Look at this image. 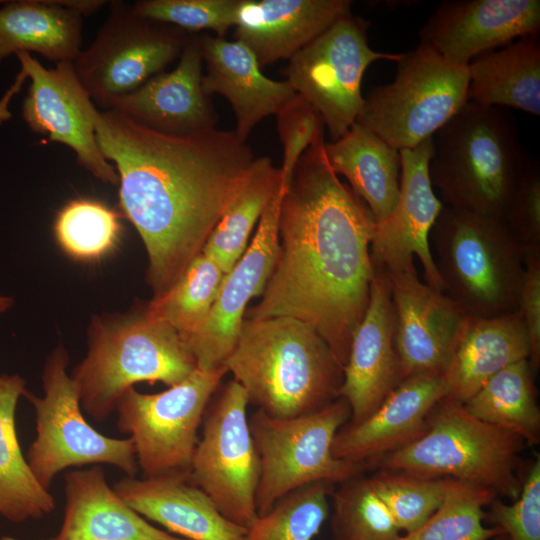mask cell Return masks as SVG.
<instances>
[{
    "label": "cell",
    "instance_id": "6da1fadb",
    "mask_svg": "<svg viewBox=\"0 0 540 540\" xmlns=\"http://www.w3.org/2000/svg\"><path fill=\"white\" fill-rule=\"evenodd\" d=\"M94 126L101 153L115 164L120 206L146 248L157 298L202 252L256 158L234 131L166 133L113 109L98 110Z\"/></svg>",
    "mask_w": 540,
    "mask_h": 540
},
{
    "label": "cell",
    "instance_id": "7a4b0ae2",
    "mask_svg": "<svg viewBox=\"0 0 540 540\" xmlns=\"http://www.w3.org/2000/svg\"><path fill=\"white\" fill-rule=\"evenodd\" d=\"M324 138L300 157L282 199L279 248L245 318L286 316L313 328L344 368L369 302L375 220L332 170Z\"/></svg>",
    "mask_w": 540,
    "mask_h": 540
},
{
    "label": "cell",
    "instance_id": "3957f363",
    "mask_svg": "<svg viewBox=\"0 0 540 540\" xmlns=\"http://www.w3.org/2000/svg\"><path fill=\"white\" fill-rule=\"evenodd\" d=\"M224 366L249 403L276 418L322 409L339 398L343 382V368L325 340L286 316L245 318Z\"/></svg>",
    "mask_w": 540,
    "mask_h": 540
},
{
    "label": "cell",
    "instance_id": "277c9868",
    "mask_svg": "<svg viewBox=\"0 0 540 540\" xmlns=\"http://www.w3.org/2000/svg\"><path fill=\"white\" fill-rule=\"evenodd\" d=\"M195 370L196 361L178 332L144 310L94 316L87 354L70 376L83 412L102 422L136 383L161 382L171 387Z\"/></svg>",
    "mask_w": 540,
    "mask_h": 540
},
{
    "label": "cell",
    "instance_id": "5b68a950",
    "mask_svg": "<svg viewBox=\"0 0 540 540\" xmlns=\"http://www.w3.org/2000/svg\"><path fill=\"white\" fill-rule=\"evenodd\" d=\"M435 135L429 176L445 206L503 220L529 161L510 121L467 102Z\"/></svg>",
    "mask_w": 540,
    "mask_h": 540
},
{
    "label": "cell",
    "instance_id": "8992f818",
    "mask_svg": "<svg viewBox=\"0 0 540 540\" xmlns=\"http://www.w3.org/2000/svg\"><path fill=\"white\" fill-rule=\"evenodd\" d=\"M429 243L445 295L466 316L517 312L525 251L503 220L444 205Z\"/></svg>",
    "mask_w": 540,
    "mask_h": 540
},
{
    "label": "cell",
    "instance_id": "52a82bcc",
    "mask_svg": "<svg viewBox=\"0 0 540 540\" xmlns=\"http://www.w3.org/2000/svg\"><path fill=\"white\" fill-rule=\"evenodd\" d=\"M525 442L477 419L463 403L444 398L431 411L426 431L372 466L429 478H453L488 488L511 500L522 481L516 474Z\"/></svg>",
    "mask_w": 540,
    "mask_h": 540
},
{
    "label": "cell",
    "instance_id": "ba28073f",
    "mask_svg": "<svg viewBox=\"0 0 540 540\" xmlns=\"http://www.w3.org/2000/svg\"><path fill=\"white\" fill-rule=\"evenodd\" d=\"M350 419L346 400L339 397L322 409L290 418H276L257 409L249 427L259 458L255 496L258 516L288 493L314 482L341 484L361 475L360 463L337 459L332 445Z\"/></svg>",
    "mask_w": 540,
    "mask_h": 540
},
{
    "label": "cell",
    "instance_id": "9c48e42d",
    "mask_svg": "<svg viewBox=\"0 0 540 540\" xmlns=\"http://www.w3.org/2000/svg\"><path fill=\"white\" fill-rule=\"evenodd\" d=\"M396 63L394 80L372 89L356 123L401 151L434 137L462 109L469 73L423 43Z\"/></svg>",
    "mask_w": 540,
    "mask_h": 540
},
{
    "label": "cell",
    "instance_id": "30bf717a",
    "mask_svg": "<svg viewBox=\"0 0 540 540\" xmlns=\"http://www.w3.org/2000/svg\"><path fill=\"white\" fill-rule=\"evenodd\" d=\"M68 364V352L59 345L43 367V395L27 390L24 396L35 412L36 436L26 455L32 474L46 490L70 467L108 464L135 477L139 469L131 440L105 436L86 421Z\"/></svg>",
    "mask_w": 540,
    "mask_h": 540
},
{
    "label": "cell",
    "instance_id": "8fae6325",
    "mask_svg": "<svg viewBox=\"0 0 540 540\" xmlns=\"http://www.w3.org/2000/svg\"><path fill=\"white\" fill-rule=\"evenodd\" d=\"M226 373L225 366L197 369L162 392L131 387L120 396L117 427L131 440L144 477L189 476L204 413Z\"/></svg>",
    "mask_w": 540,
    "mask_h": 540
},
{
    "label": "cell",
    "instance_id": "7c38bea8",
    "mask_svg": "<svg viewBox=\"0 0 540 540\" xmlns=\"http://www.w3.org/2000/svg\"><path fill=\"white\" fill-rule=\"evenodd\" d=\"M247 394L235 380L209 402L189 473L190 481L230 522L248 529L258 517L259 458L247 415Z\"/></svg>",
    "mask_w": 540,
    "mask_h": 540
},
{
    "label": "cell",
    "instance_id": "4fadbf2b",
    "mask_svg": "<svg viewBox=\"0 0 540 540\" xmlns=\"http://www.w3.org/2000/svg\"><path fill=\"white\" fill-rule=\"evenodd\" d=\"M110 12L94 40L72 61L90 98L108 110L179 58L186 31L135 14L122 1Z\"/></svg>",
    "mask_w": 540,
    "mask_h": 540
},
{
    "label": "cell",
    "instance_id": "5bb4252c",
    "mask_svg": "<svg viewBox=\"0 0 540 540\" xmlns=\"http://www.w3.org/2000/svg\"><path fill=\"white\" fill-rule=\"evenodd\" d=\"M367 26L350 14L289 59L287 81L318 110L333 141L348 132L362 111V78L369 65L402 56L373 50Z\"/></svg>",
    "mask_w": 540,
    "mask_h": 540
},
{
    "label": "cell",
    "instance_id": "9a60e30c",
    "mask_svg": "<svg viewBox=\"0 0 540 540\" xmlns=\"http://www.w3.org/2000/svg\"><path fill=\"white\" fill-rule=\"evenodd\" d=\"M21 66L18 81L28 76L31 84L22 106L23 119L37 134L73 150L77 162L108 184H118L116 169L100 151L94 116L98 109L82 86L72 62L45 68L30 53L16 54Z\"/></svg>",
    "mask_w": 540,
    "mask_h": 540
},
{
    "label": "cell",
    "instance_id": "2e32d148",
    "mask_svg": "<svg viewBox=\"0 0 540 540\" xmlns=\"http://www.w3.org/2000/svg\"><path fill=\"white\" fill-rule=\"evenodd\" d=\"M286 189L282 184L268 202L251 243L225 274L202 327L183 341L199 370L224 366L237 342L247 304L265 289L278 253L280 209Z\"/></svg>",
    "mask_w": 540,
    "mask_h": 540
},
{
    "label": "cell",
    "instance_id": "e0dca14e",
    "mask_svg": "<svg viewBox=\"0 0 540 540\" xmlns=\"http://www.w3.org/2000/svg\"><path fill=\"white\" fill-rule=\"evenodd\" d=\"M399 152L398 199L391 214L375 224L371 261L373 267L395 270L413 264L416 256L421 263L425 283L444 292L429 243L431 229L444 207L429 176V164L434 154L433 137Z\"/></svg>",
    "mask_w": 540,
    "mask_h": 540
},
{
    "label": "cell",
    "instance_id": "ac0fdd59",
    "mask_svg": "<svg viewBox=\"0 0 540 540\" xmlns=\"http://www.w3.org/2000/svg\"><path fill=\"white\" fill-rule=\"evenodd\" d=\"M384 271L395 313L401 381L415 375H443L466 315L444 292L422 282L414 263Z\"/></svg>",
    "mask_w": 540,
    "mask_h": 540
},
{
    "label": "cell",
    "instance_id": "d6986e66",
    "mask_svg": "<svg viewBox=\"0 0 540 540\" xmlns=\"http://www.w3.org/2000/svg\"><path fill=\"white\" fill-rule=\"evenodd\" d=\"M540 31L539 0H452L438 6L419 32L420 43L446 60L474 58Z\"/></svg>",
    "mask_w": 540,
    "mask_h": 540
},
{
    "label": "cell",
    "instance_id": "ffe728a7",
    "mask_svg": "<svg viewBox=\"0 0 540 540\" xmlns=\"http://www.w3.org/2000/svg\"><path fill=\"white\" fill-rule=\"evenodd\" d=\"M400 382L389 282L385 271L374 267L368 306L352 337L339 391L349 405L350 424L369 417Z\"/></svg>",
    "mask_w": 540,
    "mask_h": 540
},
{
    "label": "cell",
    "instance_id": "44dd1931",
    "mask_svg": "<svg viewBox=\"0 0 540 540\" xmlns=\"http://www.w3.org/2000/svg\"><path fill=\"white\" fill-rule=\"evenodd\" d=\"M447 395L443 375H415L402 380L369 417L338 430L333 456L372 466L418 439L426 431L431 411Z\"/></svg>",
    "mask_w": 540,
    "mask_h": 540
},
{
    "label": "cell",
    "instance_id": "7402d4cb",
    "mask_svg": "<svg viewBox=\"0 0 540 540\" xmlns=\"http://www.w3.org/2000/svg\"><path fill=\"white\" fill-rule=\"evenodd\" d=\"M202 65L199 37H189L174 70L152 77L109 109L166 133L214 129L216 116L202 88Z\"/></svg>",
    "mask_w": 540,
    "mask_h": 540
},
{
    "label": "cell",
    "instance_id": "603a6c76",
    "mask_svg": "<svg viewBox=\"0 0 540 540\" xmlns=\"http://www.w3.org/2000/svg\"><path fill=\"white\" fill-rule=\"evenodd\" d=\"M349 0H239L236 40L259 65L290 59L334 23L351 14Z\"/></svg>",
    "mask_w": 540,
    "mask_h": 540
},
{
    "label": "cell",
    "instance_id": "cb8c5ba5",
    "mask_svg": "<svg viewBox=\"0 0 540 540\" xmlns=\"http://www.w3.org/2000/svg\"><path fill=\"white\" fill-rule=\"evenodd\" d=\"M138 514L185 540H246L247 529L227 520L186 475L126 476L113 485Z\"/></svg>",
    "mask_w": 540,
    "mask_h": 540
},
{
    "label": "cell",
    "instance_id": "d4e9b609",
    "mask_svg": "<svg viewBox=\"0 0 540 540\" xmlns=\"http://www.w3.org/2000/svg\"><path fill=\"white\" fill-rule=\"evenodd\" d=\"M206 74L202 88L224 96L236 117L235 133L244 142L252 129L265 117L276 115L296 96L286 81H276L261 72L255 55L238 40L203 35L199 37Z\"/></svg>",
    "mask_w": 540,
    "mask_h": 540
},
{
    "label": "cell",
    "instance_id": "484cf974",
    "mask_svg": "<svg viewBox=\"0 0 540 540\" xmlns=\"http://www.w3.org/2000/svg\"><path fill=\"white\" fill-rule=\"evenodd\" d=\"M64 491L63 522L49 540H185L133 510L108 485L100 466L67 472Z\"/></svg>",
    "mask_w": 540,
    "mask_h": 540
},
{
    "label": "cell",
    "instance_id": "4316f807",
    "mask_svg": "<svg viewBox=\"0 0 540 540\" xmlns=\"http://www.w3.org/2000/svg\"><path fill=\"white\" fill-rule=\"evenodd\" d=\"M528 336L518 312L498 317L465 316L443 373L446 398L465 403L504 368L528 360Z\"/></svg>",
    "mask_w": 540,
    "mask_h": 540
},
{
    "label": "cell",
    "instance_id": "83f0119b",
    "mask_svg": "<svg viewBox=\"0 0 540 540\" xmlns=\"http://www.w3.org/2000/svg\"><path fill=\"white\" fill-rule=\"evenodd\" d=\"M102 0H19L0 7V63L20 52L72 62L81 51L83 16Z\"/></svg>",
    "mask_w": 540,
    "mask_h": 540
},
{
    "label": "cell",
    "instance_id": "f1b7e54d",
    "mask_svg": "<svg viewBox=\"0 0 540 540\" xmlns=\"http://www.w3.org/2000/svg\"><path fill=\"white\" fill-rule=\"evenodd\" d=\"M324 149L332 170L348 180L375 224L385 220L399 195L400 152L356 122L336 141L325 142Z\"/></svg>",
    "mask_w": 540,
    "mask_h": 540
},
{
    "label": "cell",
    "instance_id": "f546056e",
    "mask_svg": "<svg viewBox=\"0 0 540 540\" xmlns=\"http://www.w3.org/2000/svg\"><path fill=\"white\" fill-rule=\"evenodd\" d=\"M467 102L540 115V41L527 35L468 64Z\"/></svg>",
    "mask_w": 540,
    "mask_h": 540
},
{
    "label": "cell",
    "instance_id": "4dcf8cb0",
    "mask_svg": "<svg viewBox=\"0 0 540 540\" xmlns=\"http://www.w3.org/2000/svg\"><path fill=\"white\" fill-rule=\"evenodd\" d=\"M26 392L21 376L0 375V515L14 523L40 519L56 505L32 474L18 441L15 412Z\"/></svg>",
    "mask_w": 540,
    "mask_h": 540
},
{
    "label": "cell",
    "instance_id": "1f68e13d",
    "mask_svg": "<svg viewBox=\"0 0 540 540\" xmlns=\"http://www.w3.org/2000/svg\"><path fill=\"white\" fill-rule=\"evenodd\" d=\"M534 372L528 360L516 362L490 378L463 403L469 414L519 436L525 444L540 440V410Z\"/></svg>",
    "mask_w": 540,
    "mask_h": 540
},
{
    "label": "cell",
    "instance_id": "d6a6232c",
    "mask_svg": "<svg viewBox=\"0 0 540 540\" xmlns=\"http://www.w3.org/2000/svg\"><path fill=\"white\" fill-rule=\"evenodd\" d=\"M280 168L256 158L249 181L224 212L202 250L228 273L248 247V239L268 202L282 185Z\"/></svg>",
    "mask_w": 540,
    "mask_h": 540
},
{
    "label": "cell",
    "instance_id": "836d02e7",
    "mask_svg": "<svg viewBox=\"0 0 540 540\" xmlns=\"http://www.w3.org/2000/svg\"><path fill=\"white\" fill-rule=\"evenodd\" d=\"M224 276L220 267L201 252L167 292L149 302L145 311L149 317L173 327L184 341L204 324Z\"/></svg>",
    "mask_w": 540,
    "mask_h": 540
},
{
    "label": "cell",
    "instance_id": "e575fe53",
    "mask_svg": "<svg viewBox=\"0 0 540 540\" xmlns=\"http://www.w3.org/2000/svg\"><path fill=\"white\" fill-rule=\"evenodd\" d=\"M497 494L469 482L447 478L443 500L428 520L413 532L396 540H490L504 534L497 526L482 521L486 508Z\"/></svg>",
    "mask_w": 540,
    "mask_h": 540
},
{
    "label": "cell",
    "instance_id": "d590c367",
    "mask_svg": "<svg viewBox=\"0 0 540 540\" xmlns=\"http://www.w3.org/2000/svg\"><path fill=\"white\" fill-rule=\"evenodd\" d=\"M334 486L319 481L288 493L257 517L246 540H313L328 517Z\"/></svg>",
    "mask_w": 540,
    "mask_h": 540
},
{
    "label": "cell",
    "instance_id": "8d00e7d4",
    "mask_svg": "<svg viewBox=\"0 0 540 540\" xmlns=\"http://www.w3.org/2000/svg\"><path fill=\"white\" fill-rule=\"evenodd\" d=\"M121 225L118 215L105 204L75 199L57 214L54 233L60 247L72 258L97 260L116 245Z\"/></svg>",
    "mask_w": 540,
    "mask_h": 540
},
{
    "label": "cell",
    "instance_id": "74e56055",
    "mask_svg": "<svg viewBox=\"0 0 540 540\" xmlns=\"http://www.w3.org/2000/svg\"><path fill=\"white\" fill-rule=\"evenodd\" d=\"M331 526L334 540H396L399 528L387 507L360 475L334 489Z\"/></svg>",
    "mask_w": 540,
    "mask_h": 540
},
{
    "label": "cell",
    "instance_id": "f35d334b",
    "mask_svg": "<svg viewBox=\"0 0 540 540\" xmlns=\"http://www.w3.org/2000/svg\"><path fill=\"white\" fill-rule=\"evenodd\" d=\"M368 481L399 530L406 533L418 529L437 510L447 485V478H429L381 469Z\"/></svg>",
    "mask_w": 540,
    "mask_h": 540
},
{
    "label": "cell",
    "instance_id": "ab89813d",
    "mask_svg": "<svg viewBox=\"0 0 540 540\" xmlns=\"http://www.w3.org/2000/svg\"><path fill=\"white\" fill-rule=\"evenodd\" d=\"M239 0H143L131 5L133 12L183 31L213 30L224 37L234 26Z\"/></svg>",
    "mask_w": 540,
    "mask_h": 540
},
{
    "label": "cell",
    "instance_id": "60d3db41",
    "mask_svg": "<svg viewBox=\"0 0 540 540\" xmlns=\"http://www.w3.org/2000/svg\"><path fill=\"white\" fill-rule=\"evenodd\" d=\"M276 117L283 146L282 183L287 188L302 154L324 138L325 123L318 110L298 94L281 108Z\"/></svg>",
    "mask_w": 540,
    "mask_h": 540
},
{
    "label": "cell",
    "instance_id": "b9f144b4",
    "mask_svg": "<svg viewBox=\"0 0 540 540\" xmlns=\"http://www.w3.org/2000/svg\"><path fill=\"white\" fill-rule=\"evenodd\" d=\"M505 504L495 498L487 506L489 518L508 540H540V457L533 462L517 499Z\"/></svg>",
    "mask_w": 540,
    "mask_h": 540
},
{
    "label": "cell",
    "instance_id": "7bdbcfd3",
    "mask_svg": "<svg viewBox=\"0 0 540 540\" xmlns=\"http://www.w3.org/2000/svg\"><path fill=\"white\" fill-rule=\"evenodd\" d=\"M503 222L525 253L540 250V170L536 162L528 161Z\"/></svg>",
    "mask_w": 540,
    "mask_h": 540
},
{
    "label": "cell",
    "instance_id": "ee69618b",
    "mask_svg": "<svg viewBox=\"0 0 540 540\" xmlns=\"http://www.w3.org/2000/svg\"><path fill=\"white\" fill-rule=\"evenodd\" d=\"M530 346L529 364L534 373L540 365V250L525 253V269L518 310Z\"/></svg>",
    "mask_w": 540,
    "mask_h": 540
},
{
    "label": "cell",
    "instance_id": "f6af8a7d",
    "mask_svg": "<svg viewBox=\"0 0 540 540\" xmlns=\"http://www.w3.org/2000/svg\"><path fill=\"white\" fill-rule=\"evenodd\" d=\"M13 305V299L0 295V313L8 310Z\"/></svg>",
    "mask_w": 540,
    "mask_h": 540
},
{
    "label": "cell",
    "instance_id": "bcb514c9",
    "mask_svg": "<svg viewBox=\"0 0 540 540\" xmlns=\"http://www.w3.org/2000/svg\"><path fill=\"white\" fill-rule=\"evenodd\" d=\"M494 540H508V538L505 534H501V535L496 536Z\"/></svg>",
    "mask_w": 540,
    "mask_h": 540
},
{
    "label": "cell",
    "instance_id": "7dc6e473",
    "mask_svg": "<svg viewBox=\"0 0 540 540\" xmlns=\"http://www.w3.org/2000/svg\"><path fill=\"white\" fill-rule=\"evenodd\" d=\"M0 540H17V539L11 536H3V537H0Z\"/></svg>",
    "mask_w": 540,
    "mask_h": 540
},
{
    "label": "cell",
    "instance_id": "c3c4849f",
    "mask_svg": "<svg viewBox=\"0 0 540 540\" xmlns=\"http://www.w3.org/2000/svg\"><path fill=\"white\" fill-rule=\"evenodd\" d=\"M42 540H49V539H42Z\"/></svg>",
    "mask_w": 540,
    "mask_h": 540
}]
</instances>
